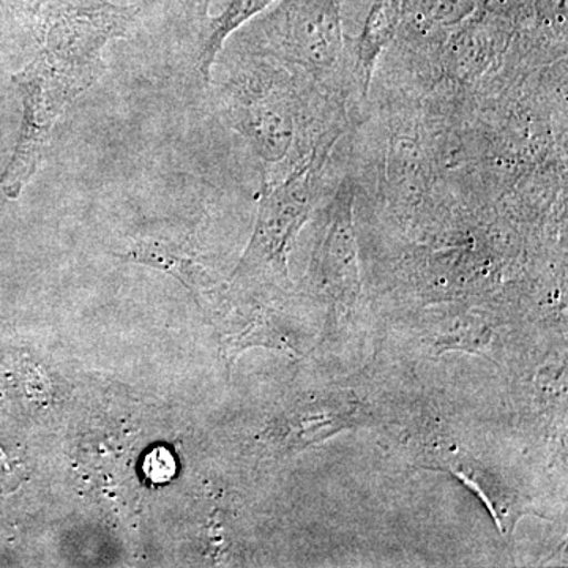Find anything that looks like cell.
<instances>
[{
	"label": "cell",
	"mask_w": 568,
	"mask_h": 568,
	"mask_svg": "<svg viewBox=\"0 0 568 568\" xmlns=\"http://www.w3.org/2000/svg\"><path fill=\"white\" fill-rule=\"evenodd\" d=\"M398 26V2L396 0H376L365 21L364 32L358 43V73L364 82V91L372 84L373 73L381 54L394 40Z\"/></svg>",
	"instance_id": "7"
},
{
	"label": "cell",
	"mask_w": 568,
	"mask_h": 568,
	"mask_svg": "<svg viewBox=\"0 0 568 568\" xmlns=\"http://www.w3.org/2000/svg\"><path fill=\"white\" fill-rule=\"evenodd\" d=\"M119 256L122 260L151 265L153 268L168 272L197 295L207 290L211 282L204 274L203 267L194 260L192 252L185 245L168 239H141L129 252Z\"/></svg>",
	"instance_id": "6"
},
{
	"label": "cell",
	"mask_w": 568,
	"mask_h": 568,
	"mask_svg": "<svg viewBox=\"0 0 568 568\" xmlns=\"http://www.w3.org/2000/svg\"><path fill=\"white\" fill-rule=\"evenodd\" d=\"M231 126L265 164L286 159L295 140V103L286 82L275 74H253L227 93Z\"/></svg>",
	"instance_id": "3"
},
{
	"label": "cell",
	"mask_w": 568,
	"mask_h": 568,
	"mask_svg": "<svg viewBox=\"0 0 568 568\" xmlns=\"http://www.w3.org/2000/svg\"><path fill=\"white\" fill-rule=\"evenodd\" d=\"M10 462L9 455L0 447V485L14 484V480H17L18 474L14 473L18 469H14V465H11Z\"/></svg>",
	"instance_id": "11"
},
{
	"label": "cell",
	"mask_w": 568,
	"mask_h": 568,
	"mask_svg": "<svg viewBox=\"0 0 568 568\" xmlns=\"http://www.w3.org/2000/svg\"><path fill=\"white\" fill-rule=\"evenodd\" d=\"M133 20V10L111 6L71 11L54 22L31 65L14 77L22 97L21 132L0 178L3 193L11 200L20 196L36 174L55 122L102 77L108 41L125 37Z\"/></svg>",
	"instance_id": "1"
},
{
	"label": "cell",
	"mask_w": 568,
	"mask_h": 568,
	"mask_svg": "<svg viewBox=\"0 0 568 568\" xmlns=\"http://www.w3.org/2000/svg\"><path fill=\"white\" fill-rule=\"evenodd\" d=\"M315 156L305 160L280 183H265L252 239L233 282L290 284L287 256L308 220L315 196Z\"/></svg>",
	"instance_id": "2"
},
{
	"label": "cell",
	"mask_w": 568,
	"mask_h": 568,
	"mask_svg": "<svg viewBox=\"0 0 568 568\" xmlns=\"http://www.w3.org/2000/svg\"><path fill=\"white\" fill-rule=\"evenodd\" d=\"M354 407L317 406L308 407L295 418L293 426V443H302L304 446L308 444L321 443L334 433L342 432L353 422Z\"/></svg>",
	"instance_id": "9"
},
{
	"label": "cell",
	"mask_w": 568,
	"mask_h": 568,
	"mask_svg": "<svg viewBox=\"0 0 568 568\" xmlns=\"http://www.w3.org/2000/svg\"><path fill=\"white\" fill-rule=\"evenodd\" d=\"M271 2L272 0H231L230 6L222 11V14L212 20L200 51V70L205 81L211 78L213 62L222 51L227 37L237 31L246 21L267 9Z\"/></svg>",
	"instance_id": "8"
},
{
	"label": "cell",
	"mask_w": 568,
	"mask_h": 568,
	"mask_svg": "<svg viewBox=\"0 0 568 568\" xmlns=\"http://www.w3.org/2000/svg\"><path fill=\"white\" fill-rule=\"evenodd\" d=\"M476 0H422L420 17L429 24L455 26L473 13Z\"/></svg>",
	"instance_id": "10"
},
{
	"label": "cell",
	"mask_w": 568,
	"mask_h": 568,
	"mask_svg": "<svg viewBox=\"0 0 568 568\" xmlns=\"http://www.w3.org/2000/svg\"><path fill=\"white\" fill-rule=\"evenodd\" d=\"M354 203L353 183L343 182L328 209L327 224L313 260V275L321 293L336 305H353L361 294Z\"/></svg>",
	"instance_id": "4"
},
{
	"label": "cell",
	"mask_w": 568,
	"mask_h": 568,
	"mask_svg": "<svg viewBox=\"0 0 568 568\" xmlns=\"http://www.w3.org/2000/svg\"><path fill=\"white\" fill-rule=\"evenodd\" d=\"M528 2L529 0H485L489 9L500 11V13H511V11L528 6Z\"/></svg>",
	"instance_id": "12"
},
{
	"label": "cell",
	"mask_w": 568,
	"mask_h": 568,
	"mask_svg": "<svg viewBox=\"0 0 568 568\" xmlns=\"http://www.w3.org/2000/svg\"><path fill=\"white\" fill-rule=\"evenodd\" d=\"M278 39L291 62L313 71L334 69L343 52L338 0H286Z\"/></svg>",
	"instance_id": "5"
}]
</instances>
